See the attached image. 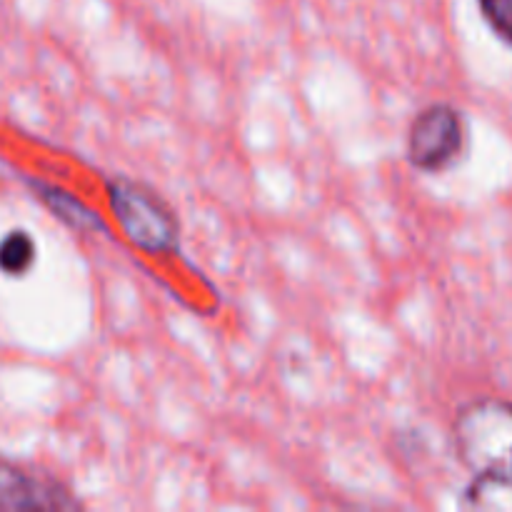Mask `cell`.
<instances>
[{
	"mask_svg": "<svg viewBox=\"0 0 512 512\" xmlns=\"http://www.w3.org/2000/svg\"><path fill=\"white\" fill-rule=\"evenodd\" d=\"M458 455L473 475L512 480V403L480 398L455 418Z\"/></svg>",
	"mask_w": 512,
	"mask_h": 512,
	"instance_id": "cell-1",
	"label": "cell"
},
{
	"mask_svg": "<svg viewBox=\"0 0 512 512\" xmlns=\"http://www.w3.org/2000/svg\"><path fill=\"white\" fill-rule=\"evenodd\" d=\"M35 263V240L25 230H10L0 238V270L10 278H20Z\"/></svg>",
	"mask_w": 512,
	"mask_h": 512,
	"instance_id": "cell-6",
	"label": "cell"
},
{
	"mask_svg": "<svg viewBox=\"0 0 512 512\" xmlns=\"http://www.w3.org/2000/svg\"><path fill=\"white\" fill-rule=\"evenodd\" d=\"M30 185H33L35 195H38V198L48 205L50 213H53L55 218L63 220L65 225H70V228H78V230L100 228V220L95 218L93 210L85 208V205L80 203L78 198H73L70 193L55 188V185L43 183V180H30Z\"/></svg>",
	"mask_w": 512,
	"mask_h": 512,
	"instance_id": "cell-5",
	"label": "cell"
},
{
	"mask_svg": "<svg viewBox=\"0 0 512 512\" xmlns=\"http://www.w3.org/2000/svg\"><path fill=\"white\" fill-rule=\"evenodd\" d=\"M78 500L48 475L0 460V510H73Z\"/></svg>",
	"mask_w": 512,
	"mask_h": 512,
	"instance_id": "cell-4",
	"label": "cell"
},
{
	"mask_svg": "<svg viewBox=\"0 0 512 512\" xmlns=\"http://www.w3.org/2000/svg\"><path fill=\"white\" fill-rule=\"evenodd\" d=\"M108 200L120 228L145 253H173L180 243V225L158 193L125 175L110 178Z\"/></svg>",
	"mask_w": 512,
	"mask_h": 512,
	"instance_id": "cell-2",
	"label": "cell"
},
{
	"mask_svg": "<svg viewBox=\"0 0 512 512\" xmlns=\"http://www.w3.org/2000/svg\"><path fill=\"white\" fill-rule=\"evenodd\" d=\"M465 148V120L448 103H435L415 115L408 133V160L413 168L438 173L458 160Z\"/></svg>",
	"mask_w": 512,
	"mask_h": 512,
	"instance_id": "cell-3",
	"label": "cell"
},
{
	"mask_svg": "<svg viewBox=\"0 0 512 512\" xmlns=\"http://www.w3.org/2000/svg\"><path fill=\"white\" fill-rule=\"evenodd\" d=\"M478 5L493 33L512 45V0H478Z\"/></svg>",
	"mask_w": 512,
	"mask_h": 512,
	"instance_id": "cell-7",
	"label": "cell"
}]
</instances>
